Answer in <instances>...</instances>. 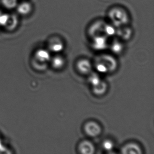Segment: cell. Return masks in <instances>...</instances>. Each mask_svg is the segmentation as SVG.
Segmentation results:
<instances>
[{
    "mask_svg": "<svg viewBox=\"0 0 154 154\" xmlns=\"http://www.w3.org/2000/svg\"><path fill=\"white\" fill-rule=\"evenodd\" d=\"M36 60L40 62H46L50 58V55L47 51L40 50L38 51L35 55Z\"/></svg>",
    "mask_w": 154,
    "mask_h": 154,
    "instance_id": "cell-8",
    "label": "cell"
},
{
    "mask_svg": "<svg viewBox=\"0 0 154 154\" xmlns=\"http://www.w3.org/2000/svg\"><path fill=\"white\" fill-rule=\"evenodd\" d=\"M77 67L79 71L83 74H87L90 72L91 69V65L89 61L83 60H80L77 64Z\"/></svg>",
    "mask_w": 154,
    "mask_h": 154,
    "instance_id": "cell-10",
    "label": "cell"
},
{
    "mask_svg": "<svg viewBox=\"0 0 154 154\" xmlns=\"http://www.w3.org/2000/svg\"><path fill=\"white\" fill-rule=\"evenodd\" d=\"M100 78L98 77V76L95 74H93L92 76H91L90 77V82L91 84H92V85L94 86L97 85L98 84L100 83Z\"/></svg>",
    "mask_w": 154,
    "mask_h": 154,
    "instance_id": "cell-20",
    "label": "cell"
},
{
    "mask_svg": "<svg viewBox=\"0 0 154 154\" xmlns=\"http://www.w3.org/2000/svg\"><path fill=\"white\" fill-rule=\"evenodd\" d=\"M32 6L29 3L23 2L17 7V11L19 13L22 15H27L31 12Z\"/></svg>",
    "mask_w": 154,
    "mask_h": 154,
    "instance_id": "cell-11",
    "label": "cell"
},
{
    "mask_svg": "<svg viewBox=\"0 0 154 154\" xmlns=\"http://www.w3.org/2000/svg\"><path fill=\"white\" fill-rule=\"evenodd\" d=\"M118 28L119 29L116 30V34H117L120 37L123 39H128L131 37L132 32L130 28L125 27V25Z\"/></svg>",
    "mask_w": 154,
    "mask_h": 154,
    "instance_id": "cell-9",
    "label": "cell"
},
{
    "mask_svg": "<svg viewBox=\"0 0 154 154\" xmlns=\"http://www.w3.org/2000/svg\"><path fill=\"white\" fill-rule=\"evenodd\" d=\"M85 131L88 135L95 137L100 134L101 128L100 126L94 122H91L85 126Z\"/></svg>",
    "mask_w": 154,
    "mask_h": 154,
    "instance_id": "cell-2",
    "label": "cell"
},
{
    "mask_svg": "<svg viewBox=\"0 0 154 154\" xmlns=\"http://www.w3.org/2000/svg\"><path fill=\"white\" fill-rule=\"evenodd\" d=\"M116 29L112 25L105 24L104 28V34L106 36H112L116 34Z\"/></svg>",
    "mask_w": 154,
    "mask_h": 154,
    "instance_id": "cell-16",
    "label": "cell"
},
{
    "mask_svg": "<svg viewBox=\"0 0 154 154\" xmlns=\"http://www.w3.org/2000/svg\"><path fill=\"white\" fill-rule=\"evenodd\" d=\"M106 84L104 82L100 81V83L98 84L97 85L94 86L93 91L94 93L96 94H103L104 92L106 91Z\"/></svg>",
    "mask_w": 154,
    "mask_h": 154,
    "instance_id": "cell-14",
    "label": "cell"
},
{
    "mask_svg": "<svg viewBox=\"0 0 154 154\" xmlns=\"http://www.w3.org/2000/svg\"><path fill=\"white\" fill-rule=\"evenodd\" d=\"M64 64V59L60 56L55 57L52 60V65L56 69H60Z\"/></svg>",
    "mask_w": 154,
    "mask_h": 154,
    "instance_id": "cell-15",
    "label": "cell"
},
{
    "mask_svg": "<svg viewBox=\"0 0 154 154\" xmlns=\"http://www.w3.org/2000/svg\"><path fill=\"white\" fill-rule=\"evenodd\" d=\"M100 60L101 61L100 62L102 63L103 64H104L107 67L108 71H112L116 68V63L115 60L112 57L108 56H103Z\"/></svg>",
    "mask_w": 154,
    "mask_h": 154,
    "instance_id": "cell-6",
    "label": "cell"
},
{
    "mask_svg": "<svg viewBox=\"0 0 154 154\" xmlns=\"http://www.w3.org/2000/svg\"><path fill=\"white\" fill-rule=\"evenodd\" d=\"M106 36H96L94 37V48L96 50H103L106 46Z\"/></svg>",
    "mask_w": 154,
    "mask_h": 154,
    "instance_id": "cell-4",
    "label": "cell"
},
{
    "mask_svg": "<svg viewBox=\"0 0 154 154\" xmlns=\"http://www.w3.org/2000/svg\"><path fill=\"white\" fill-rule=\"evenodd\" d=\"M51 50L54 52L58 53L60 52L63 50L64 45L62 42L60 41V40L57 38H53L50 42Z\"/></svg>",
    "mask_w": 154,
    "mask_h": 154,
    "instance_id": "cell-12",
    "label": "cell"
},
{
    "mask_svg": "<svg viewBox=\"0 0 154 154\" xmlns=\"http://www.w3.org/2000/svg\"><path fill=\"white\" fill-rule=\"evenodd\" d=\"M1 147V140H0V147Z\"/></svg>",
    "mask_w": 154,
    "mask_h": 154,
    "instance_id": "cell-23",
    "label": "cell"
},
{
    "mask_svg": "<svg viewBox=\"0 0 154 154\" xmlns=\"http://www.w3.org/2000/svg\"><path fill=\"white\" fill-rule=\"evenodd\" d=\"M111 49L112 52H114L116 54H119L123 50V46L121 43L116 41L112 43L111 46Z\"/></svg>",
    "mask_w": 154,
    "mask_h": 154,
    "instance_id": "cell-19",
    "label": "cell"
},
{
    "mask_svg": "<svg viewBox=\"0 0 154 154\" xmlns=\"http://www.w3.org/2000/svg\"><path fill=\"white\" fill-rule=\"evenodd\" d=\"M79 150L82 154H91L94 153L93 145L88 141H84L79 146Z\"/></svg>",
    "mask_w": 154,
    "mask_h": 154,
    "instance_id": "cell-5",
    "label": "cell"
},
{
    "mask_svg": "<svg viewBox=\"0 0 154 154\" xmlns=\"http://www.w3.org/2000/svg\"><path fill=\"white\" fill-rule=\"evenodd\" d=\"M108 17L113 25L119 27L126 25L129 21L127 12L120 7H115L108 12Z\"/></svg>",
    "mask_w": 154,
    "mask_h": 154,
    "instance_id": "cell-1",
    "label": "cell"
},
{
    "mask_svg": "<svg viewBox=\"0 0 154 154\" xmlns=\"http://www.w3.org/2000/svg\"><path fill=\"white\" fill-rule=\"evenodd\" d=\"M105 24L106 23L101 21L97 22L93 24L90 28V33L94 36V37L96 36L101 35L100 34H104V28Z\"/></svg>",
    "mask_w": 154,
    "mask_h": 154,
    "instance_id": "cell-3",
    "label": "cell"
},
{
    "mask_svg": "<svg viewBox=\"0 0 154 154\" xmlns=\"http://www.w3.org/2000/svg\"><path fill=\"white\" fill-rule=\"evenodd\" d=\"M141 150L138 145L135 144H129L122 149L123 154H140Z\"/></svg>",
    "mask_w": 154,
    "mask_h": 154,
    "instance_id": "cell-7",
    "label": "cell"
},
{
    "mask_svg": "<svg viewBox=\"0 0 154 154\" xmlns=\"http://www.w3.org/2000/svg\"><path fill=\"white\" fill-rule=\"evenodd\" d=\"M103 148H104L105 150L109 151V150H111L112 149L113 147H114V145H113L112 142L110 141V140H106L103 143Z\"/></svg>",
    "mask_w": 154,
    "mask_h": 154,
    "instance_id": "cell-22",
    "label": "cell"
},
{
    "mask_svg": "<svg viewBox=\"0 0 154 154\" xmlns=\"http://www.w3.org/2000/svg\"><path fill=\"white\" fill-rule=\"evenodd\" d=\"M2 4L5 8L12 9L17 6V0H2Z\"/></svg>",
    "mask_w": 154,
    "mask_h": 154,
    "instance_id": "cell-17",
    "label": "cell"
},
{
    "mask_svg": "<svg viewBox=\"0 0 154 154\" xmlns=\"http://www.w3.org/2000/svg\"><path fill=\"white\" fill-rule=\"evenodd\" d=\"M96 69L99 72L102 73H106L108 71L107 67L104 64H103L102 63H98L96 65Z\"/></svg>",
    "mask_w": 154,
    "mask_h": 154,
    "instance_id": "cell-21",
    "label": "cell"
},
{
    "mask_svg": "<svg viewBox=\"0 0 154 154\" xmlns=\"http://www.w3.org/2000/svg\"><path fill=\"white\" fill-rule=\"evenodd\" d=\"M10 14L0 12V27H4L8 23Z\"/></svg>",
    "mask_w": 154,
    "mask_h": 154,
    "instance_id": "cell-18",
    "label": "cell"
},
{
    "mask_svg": "<svg viewBox=\"0 0 154 154\" xmlns=\"http://www.w3.org/2000/svg\"><path fill=\"white\" fill-rule=\"evenodd\" d=\"M18 24V19L17 16L14 14H10L8 23L5 27L6 29L11 31L17 27Z\"/></svg>",
    "mask_w": 154,
    "mask_h": 154,
    "instance_id": "cell-13",
    "label": "cell"
}]
</instances>
